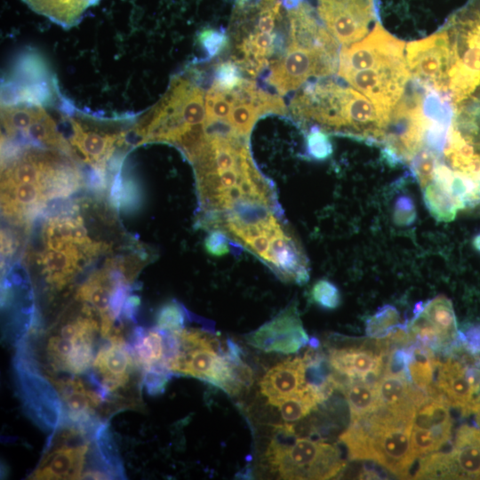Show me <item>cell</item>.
I'll return each instance as SVG.
<instances>
[{
  "label": "cell",
  "mask_w": 480,
  "mask_h": 480,
  "mask_svg": "<svg viewBox=\"0 0 480 480\" xmlns=\"http://www.w3.org/2000/svg\"><path fill=\"white\" fill-rule=\"evenodd\" d=\"M207 230H220L256 256L284 282L303 284L309 266L303 248L282 218L281 208L244 202L225 213L200 220Z\"/></svg>",
  "instance_id": "1"
},
{
  "label": "cell",
  "mask_w": 480,
  "mask_h": 480,
  "mask_svg": "<svg viewBox=\"0 0 480 480\" xmlns=\"http://www.w3.org/2000/svg\"><path fill=\"white\" fill-rule=\"evenodd\" d=\"M289 109L305 127L316 126L328 134L377 145L390 118L366 96L330 77L305 84L292 98Z\"/></svg>",
  "instance_id": "2"
},
{
  "label": "cell",
  "mask_w": 480,
  "mask_h": 480,
  "mask_svg": "<svg viewBox=\"0 0 480 480\" xmlns=\"http://www.w3.org/2000/svg\"><path fill=\"white\" fill-rule=\"evenodd\" d=\"M412 420L381 408L351 420L340 435L350 460H372L396 476L407 478L416 460L411 441Z\"/></svg>",
  "instance_id": "3"
},
{
  "label": "cell",
  "mask_w": 480,
  "mask_h": 480,
  "mask_svg": "<svg viewBox=\"0 0 480 480\" xmlns=\"http://www.w3.org/2000/svg\"><path fill=\"white\" fill-rule=\"evenodd\" d=\"M338 43L326 28L289 29L287 45L269 63L266 83L284 96L310 79L332 75L339 66Z\"/></svg>",
  "instance_id": "4"
},
{
  "label": "cell",
  "mask_w": 480,
  "mask_h": 480,
  "mask_svg": "<svg viewBox=\"0 0 480 480\" xmlns=\"http://www.w3.org/2000/svg\"><path fill=\"white\" fill-rule=\"evenodd\" d=\"M178 340L175 355L167 362L169 371L198 378L230 395H236L252 381V372L241 359L219 353L218 340L195 329L172 332Z\"/></svg>",
  "instance_id": "5"
},
{
  "label": "cell",
  "mask_w": 480,
  "mask_h": 480,
  "mask_svg": "<svg viewBox=\"0 0 480 480\" xmlns=\"http://www.w3.org/2000/svg\"><path fill=\"white\" fill-rule=\"evenodd\" d=\"M444 28L451 52L445 93L454 108L480 102V0H470Z\"/></svg>",
  "instance_id": "6"
},
{
  "label": "cell",
  "mask_w": 480,
  "mask_h": 480,
  "mask_svg": "<svg viewBox=\"0 0 480 480\" xmlns=\"http://www.w3.org/2000/svg\"><path fill=\"white\" fill-rule=\"evenodd\" d=\"M272 469L283 479H330L345 468L339 449L308 437H275L266 453Z\"/></svg>",
  "instance_id": "7"
},
{
  "label": "cell",
  "mask_w": 480,
  "mask_h": 480,
  "mask_svg": "<svg viewBox=\"0 0 480 480\" xmlns=\"http://www.w3.org/2000/svg\"><path fill=\"white\" fill-rule=\"evenodd\" d=\"M205 124L204 92L184 78H175L155 109L147 139L172 143L191 128Z\"/></svg>",
  "instance_id": "8"
},
{
  "label": "cell",
  "mask_w": 480,
  "mask_h": 480,
  "mask_svg": "<svg viewBox=\"0 0 480 480\" xmlns=\"http://www.w3.org/2000/svg\"><path fill=\"white\" fill-rule=\"evenodd\" d=\"M475 356L468 352L437 360L436 386L463 415L480 412V358Z\"/></svg>",
  "instance_id": "9"
},
{
  "label": "cell",
  "mask_w": 480,
  "mask_h": 480,
  "mask_svg": "<svg viewBox=\"0 0 480 480\" xmlns=\"http://www.w3.org/2000/svg\"><path fill=\"white\" fill-rule=\"evenodd\" d=\"M406 59H397L341 76L348 84L372 100L378 108L391 115L403 98L411 79Z\"/></svg>",
  "instance_id": "10"
},
{
  "label": "cell",
  "mask_w": 480,
  "mask_h": 480,
  "mask_svg": "<svg viewBox=\"0 0 480 480\" xmlns=\"http://www.w3.org/2000/svg\"><path fill=\"white\" fill-rule=\"evenodd\" d=\"M226 90L231 103L224 124L227 132L249 138L253 125L262 116L287 114V108L279 94L261 89L253 81L243 78L236 86Z\"/></svg>",
  "instance_id": "11"
},
{
  "label": "cell",
  "mask_w": 480,
  "mask_h": 480,
  "mask_svg": "<svg viewBox=\"0 0 480 480\" xmlns=\"http://www.w3.org/2000/svg\"><path fill=\"white\" fill-rule=\"evenodd\" d=\"M316 13L332 36L343 46L364 37L377 22L376 0H316Z\"/></svg>",
  "instance_id": "12"
},
{
  "label": "cell",
  "mask_w": 480,
  "mask_h": 480,
  "mask_svg": "<svg viewBox=\"0 0 480 480\" xmlns=\"http://www.w3.org/2000/svg\"><path fill=\"white\" fill-rule=\"evenodd\" d=\"M406 63L411 76L420 86L445 93L451 52L444 28L424 39L407 44Z\"/></svg>",
  "instance_id": "13"
},
{
  "label": "cell",
  "mask_w": 480,
  "mask_h": 480,
  "mask_svg": "<svg viewBox=\"0 0 480 480\" xmlns=\"http://www.w3.org/2000/svg\"><path fill=\"white\" fill-rule=\"evenodd\" d=\"M405 43L389 34L379 21L363 40L340 50L338 75L370 68L404 58Z\"/></svg>",
  "instance_id": "14"
},
{
  "label": "cell",
  "mask_w": 480,
  "mask_h": 480,
  "mask_svg": "<svg viewBox=\"0 0 480 480\" xmlns=\"http://www.w3.org/2000/svg\"><path fill=\"white\" fill-rule=\"evenodd\" d=\"M247 342L266 352L292 354L309 343L297 306L291 304L246 336Z\"/></svg>",
  "instance_id": "15"
},
{
  "label": "cell",
  "mask_w": 480,
  "mask_h": 480,
  "mask_svg": "<svg viewBox=\"0 0 480 480\" xmlns=\"http://www.w3.org/2000/svg\"><path fill=\"white\" fill-rule=\"evenodd\" d=\"M307 363L303 357L286 359L269 369L260 382V392L278 406L306 385Z\"/></svg>",
  "instance_id": "16"
},
{
  "label": "cell",
  "mask_w": 480,
  "mask_h": 480,
  "mask_svg": "<svg viewBox=\"0 0 480 480\" xmlns=\"http://www.w3.org/2000/svg\"><path fill=\"white\" fill-rule=\"evenodd\" d=\"M384 355L369 348H332L329 363L338 373L350 379L376 383L384 368Z\"/></svg>",
  "instance_id": "17"
},
{
  "label": "cell",
  "mask_w": 480,
  "mask_h": 480,
  "mask_svg": "<svg viewBox=\"0 0 480 480\" xmlns=\"http://www.w3.org/2000/svg\"><path fill=\"white\" fill-rule=\"evenodd\" d=\"M132 359L124 341L112 342L101 348L93 359V367L102 378L104 391L113 392L129 380Z\"/></svg>",
  "instance_id": "18"
},
{
  "label": "cell",
  "mask_w": 480,
  "mask_h": 480,
  "mask_svg": "<svg viewBox=\"0 0 480 480\" xmlns=\"http://www.w3.org/2000/svg\"><path fill=\"white\" fill-rule=\"evenodd\" d=\"M450 454L455 479H480V428L460 426Z\"/></svg>",
  "instance_id": "19"
},
{
  "label": "cell",
  "mask_w": 480,
  "mask_h": 480,
  "mask_svg": "<svg viewBox=\"0 0 480 480\" xmlns=\"http://www.w3.org/2000/svg\"><path fill=\"white\" fill-rule=\"evenodd\" d=\"M88 444L61 446L50 452L34 472V479H81Z\"/></svg>",
  "instance_id": "20"
},
{
  "label": "cell",
  "mask_w": 480,
  "mask_h": 480,
  "mask_svg": "<svg viewBox=\"0 0 480 480\" xmlns=\"http://www.w3.org/2000/svg\"><path fill=\"white\" fill-rule=\"evenodd\" d=\"M33 12L48 18L64 28L82 20L84 13L100 0H22Z\"/></svg>",
  "instance_id": "21"
},
{
  "label": "cell",
  "mask_w": 480,
  "mask_h": 480,
  "mask_svg": "<svg viewBox=\"0 0 480 480\" xmlns=\"http://www.w3.org/2000/svg\"><path fill=\"white\" fill-rule=\"evenodd\" d=\"M57 384L74 420H87L89 411L101 402L102 397L98 393L87 389L78 378L60 380Z\"/></svg>",
  "instance_id": "22"
},
{
  "label": "cell",
  "mask_w": 480,
  "mask_h": 480,
  "mask_svg": "<svg viewBox=\"0 0 480 480\" xmlns=\"http://www.w3.org/2000/svg\"><path fill=\"white\" fill-rule=\"evenodd\" d=\"M76 245L70 244L61 250L50 249L43 255L42 264L49 283L61 287L69 280L81 259Z\"/></svg>",
  "instance_id": "23"
},
{
  "label": "cell",
  "mask_w": 480,
  "mask_h": 480,
  "mask_svg": "<svg viewBox=\"0 0 480 480\" xmlns=\"http://www.w3.org/2000/svg\"><path fill=\"white\" fill-rule=\"evenodd\" d=\"M408 373L412 383L419 389L426 392L434 384V374L437 365L433 349L422 343L412 344Z\"/></svg>",
  "instance_id": "24"
},
{
  "label": "cell",
  "mask_w": 480,
  "mask_h": 480,
  "mask_svg": "<svg viewBox=\"0 0 480 480\" xmlns=\"http://www.w3.org/2000/svg\"><path fill=\"white\" fill-rule=\"evenodd\" d=\"M342 390L349 406L351 420L367 416L379 407L376 383L353 379Z\"/></svg>",
  "instance_id": "25"
},
{
  "label": "cell",
  "mask_w": 480,
  "mask_h": 480,
  "mask_svg": "<svg viewBox=\"0 0 480 480\" xmlns=\"http://www.w3.org/2000/svg\"><path fill=\"white\" fill-rule=\"evenodd\" d=\"M327 396L319 388L307 384L293 396L284 400L277 407L286 422L299 420L316 409Z\"/></svg>",
  "instance_id": "26"
},
{
  "label": "cell",
  "mask_w": 480,
  "mask_h": 480,
  "mask_svg": "<svg viewBox=\"0 0 480 480\" xmlns=\"http://www.w3.org/2000/svg\"><path fill=\"white\" fill-rule=\"evenodd\" d=\"M421 313L453 345L459 340L456 316L451 300L438 295L424 305Z\"/></svg>",
  "instance_id": "27"
},
{
  "label": "cell",
  "mask_w": 480,
  "mask_h": 480,
  "mask_svg": "<svg viewBox=\"0 0 480 480\" xmlns=\"http://www.w3.org/2000/svg\"><path fill=\"white\" fill-rule=\"evenodd\" d=\"M134 351L139 363L145 371L156 366L166 367L164 364V335L162 334L160 329L150 330L137 335L134 341Z\"/></svg>",
  "instance_id": "28"
},
{
  "label": "cell",
  "mask_w": 480,
  "mask_h": 480,
  "mask_svg": "<svg viewBox=\"0 0 480 480\" xmlns=\"http://www.w3.org/2000/svg\"><path fill=\"white\" fill-rule=\"evenodd\" d=\"M116 285L107 274L98 273L82 285L77 292V298L92 305L100 316L110 315V300Z\"/></svg>",
  "instance_id": "29"
},
{
  "label": "cell",
  "mask_w": 480,
  "mask_h": 480,
  "mask_svg": "<svg viewBox=\"0 0 480 480\" xmlns=\"http://www.w3.org/2000/svg\"><path fill=\"white\" fill-rule=\"evenodd\" d=\"M452 429L412 428L411 441L417 458L438 451L452 439Z\"/></svg>",
  "instance_id": "30"
},
{
  "label": "cell",
  "mask_w": 480,
  "mask_h": 480,
  "mask_svg": "<svg viewBox=\"0 0 480 480\" xmlns=\"http://www.w3.org/2000/svg\"><path fill=\"white\" fill-rule=\"evenodd\" d=\"M414 479H455L450 452L420 457Z\"/></svg>",
  "instance_id": "31"
},
{
  "label": "cell",
  "mask_w": 480,
  "mask_h": 480,
  "mask_svg": "<svg viewBox=\"0 0 480 480\" xmlns=\"http://www.w3.org/2000/svg\"><path fill=\"white\" fill-rule=\"evenodd\" d=\"M400 327V315L396 308L384 305L371 316L365 324V333L372 339H383Z\"/></svg>",
  "instance_id": "32"
},
{
  "label": "cell",
  "mask_w": 480,
  "mask_h": 480,
  "mask_svg": "<svg viewBox=\"0 0 480 480\" xmlns=\"http://www.w3.org/2000/svg\"><path fill=\"white\" fill-rule=\"evenodd\" d=\"M113 143L110 137H102L93 132H84L78 129L75 137V144L91 163H101L108 154Z\"/></svg>",
  "instance_id": "33"
},
{
  "label": "cell",
  "mask_w": 480,
  "mask_h": 480,
  "mask_svg": "<svg viewBox=\"0 0 480 480\" xmlns=\"http://www.w3.org/2000/svg\"><path fill=\"white\" fill-rule=\"evenodd\" d=\"M310 297L316 305L328 310L337 308L341 302L340 290L327 279H320L313 284Z\"/></svg>",
  "instance_id": "34"
},
{
  "label": "cell",
  "mask_w": 480,
  "mask_h": 480,
  "mask_svg": "<svg viewBox=\"0 0 480 480\" xmlns=\"http://www.w3.org/2000/svg\"><path fill=\"white\" fill-rule=\"evenodd\" d=\"M306 148L311 158L319 161L327 159L333 152L328 133L316 126L309 127L306 137Z\"/></svg>",
  "instance_id": "35"
},
{
  "label": "cell",
  "mask_w": 480,
  "mask_h": 480,
  "mask_svg": "<svg viewBox=\"0 0 480 480\" xmlns=\"http://www.w3.org/2000/svg\"><path fill=\"white\" fill-rule=\"evenodd\" d=\"M157 328L162 331L174 332L183 328L185 312L177 302H170L163 306L156 317Z\"/></svg>",
  "instance_id": "36"
},
{
  "label": "cell",
  "mask_w": 480,
  "mask_h": 480,
  "mask_svg": "<svg viewBox=\"0 0 480 480\" xmlns=\"http://www.w3.org/2000/svg\"><path fill=\"white\" fill-rule=\"evenodd\" d=\"M392 219L399 227L412 226L417 219V210L413 198L408 194H401L394 201Z\"/></svg>",
  "instance_id": "37"
},
{
  "label": "cell",
  "mask_w": 480,
  "mask_h": 480,
  "mask_svg": "<svg viewBox=\"0 0 480 480\" xmlns=\"http://www.w3.org/2000/svg\"><path fill=\"white\" fill-rule=\"evenodd\" d=\"M387 356L388 358L384 364L382 374L405 377L411 381L408 373V362L410 359L409 347H396L390 350L387 354Z\"/></svg>",
  "instance_id": "38"
},
{
  "label": "cell",
  "mask_w": 480,
  "mask_h": 480,
  "mask_svg": "<svg viewBox=\"0 0 480 480\" xmlns=\"http://www.w3.org/2000/svg\"><path fill=\"white\" fill-rule=\"evenodd\" d=\"M242 71L232 60L221 62L214 72L213 85L222 89H231L243 79Z\"/></svg>",
  "instance_id": "39"
},
{
  "label": "cell",
  "mask_w": 480,
  "mask_h": 480,
  "mask_svg": "<svg viewBox=\"0 0 480 480\" xmlns=\"http://www.w3.org/2000/svg\"><path fill=\"white\" fill-rule=\"evenodd\" d=\"M92 360V342L79 343L68 357L64 370L73 373H81L89 368L93 363Z\"/></svg>",
  "instance_id": "40"
},
{
  "label": "cell",
  "mask_w": 480,
  "mask_h": 480,
  "mask_svg": "<svg viewBox=\"0 0 480 480\" xmlns=\"http://www.w3.org/2000/svg\"><path fill=\"white\" fill-rule=\"evenodd\" d=\"M230 240L221 231L212 229L209 230L206 236L204 246L205 251L213 257H222L229 253Z\"/></svg>",
  "instance_id": "41"
},
{
  "label": "cell",
  "mask_w": 480,
  "mask_h": 480,
  "mask_svg": "<svg viewBox=\"0 0 480 480\" xmlns=\"http://www.w3.org/2000/svg\"><path fill=\"white\" fill-rule=\"evenodd\" d=\"M145 372L144 382L148 391L152 395L163 392L168 381L169 370L164 366H156Z\"/></svg>",
  "instance_id": "42"
},
{
  "label": "cell",
  "mask_w": 480,
  "mask_h": 480,
  "mask_svg": "<svg viewBox=\"0 0 480 480\" xmlns=\"http://www.w3.org/2000/svg\"><path fill=\"white\" fill-rule=\"evenodd\" d=\"M201 39L208 58H212L225 47L228 37L224 30L210 29L202 34Z\"/></svg>",
  "instance_id": "43"
},
{
  "label": "cell",
  "mask_w": 480,
  "mask_h": 480,
  "mask_svg": "<svg viewBox=\"0 0 480 480\" xmlns=\"http://www.w3.org/2000/svg\"><path fill=\"white\" fill-rule=\"evenodd\" d=\"M459 340L465 350L473 354H480V324L468 327L459 333Z\"/></svg>",
  "instance_id": "44"
},
{
  "label": "cell",
  "mask_w": 480,
  "mask_h": 480,
  "mask_svg": "<svg viewBox=\"0 0 480 480\" xmlns=\"http://www.w3.org/2000/svg\"><path fill=\"white\" fill-rule=\"evenodd\" d=\"M360 479H381L379 473L373 469L364 468L362 473L359 475Z\"/></svg>",
  "instance_id": "45"
},
{
  "label": "cell",
  "mask_w": 480,
  "mask_h": 480,
  "mask_svg": "<svg viewBox=\"0 0 480 480\" xmlns=\"http://www.w3.org/2000/svg\"><path fill=\"white\" fill-rule=\"evenodd\" d=\"M472 244L474 248L480 252V233L476 235V236L473 238Z\"/></svg>",
  "instance_id": "46"
},
{
  "label": "cell",
  "mask_w": 480,
  "mask_h": 480,
  "mask_svg": "<svg viewBox=\"0 0 480 480\" xmlns=\"http://www.w3.org/2000/svg\"><path fill=\"white\" fill-rule=\"evenodd\" d=\"M476 422H477L478 426L480 427V412H478L476 413Z\"/></svg>",
  "instance_id": "47"
}]
</instances>
